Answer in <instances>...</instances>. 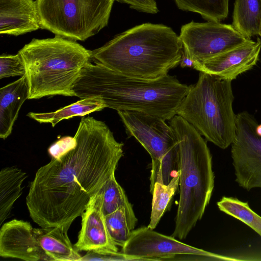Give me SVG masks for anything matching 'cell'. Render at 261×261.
Returning <instances> with one entry per match:
<instances>
[{
  "label": "cell",
  "mask_w": 261,
  "mask_h": 261,
  "mask_svg": "<svg viewBox=\"0 0 261 261\" xmlns=\"http://www.w3.org/2000/svg\"><path fill=\"white\" fill-rule=\"evenodd\" d=\"M179 171L167 184L155 182L151 193L152 199L150 222L147 226L154 229L163 215L168 208L172 199L177 191L179 182Z\"/></svg>",
  "instance_id": "7402d4cb"
},
{
  "label": "cell",
  "mask_w": 261,
  "mask_h": 261,
  "mask_svg": "<svg viewBox=\"0 0 261 261\" xmlns=\"http://www.w3.org/2000/svg\"><path fill=\"white\" fill-rule=\"evenodd\" d=\"M25 172L14 167L3 168L0 172V225L9 217L12 206L22 192Z\"/></svg>",
  "instance_id": "ac0fdd59"
},
{
  "label": "cell",
  "mask_w": 261,
  "mask_h": 261,
  "mask_svg": "<svg viewBox=\"0 0 261 261\" xmlns=\"http://www.w3.org/2000/svg\"><path fill=\"white\" fill-rule=\"evenodd\" d=\"M179 149L180 195L172 236L185 239L211 200L215 175L206 142L190 123L176 115L170 121Z\"/></svg>",
  "instance_id": "277c9868"
},
{
  "label": "cell",
  "mask_w": 261,
  "mask_h": 261,
  "mask_svg": "<svg viewBox=\"0 0 261 261\" xmlns=\"http://www.w3.org/2000/svg\"><path fill=\"white\" fill-rule=\"evenodd\" d=\"M179 9L199 14L207 21H218L226 18L229 0H174Z\"/></svg>",
  "instance_id": "603a6c76"
},
{
  "label": "cell",
  "mask_w": 261,
  "mask_h": 261,
  "mask_svg": "<svg viewBox=\"0 0 261 261\" xmlns=\"http://www.w3.org/2000/svg\"><path fill=\"white\" fill-rule=\"evenodd\" d=\"M261 50V39L246 42L204 62L194 65L196 70L232 81L256 65Z\"/></svg>",
  "instance_id": "7c38bea8"
},
{
  "label": "cell",
  "mask_w": 261,
  "mask_h": 261,
  "mask_svg": "<svg viewBox=\"0 0 261 261\" xmlns=\"http://www.w3.org/2000/svg\"><path fill=\"white\" fill-rule=\"evenodd\" d=\"M75 144L74 137H63L51 145L48 152L51 159H57L72 149Z\"/></svg>",
  "instance_id": "83f0119b"
},
{
  "label": "cell",
  "mask_w": 261,
  "mask_h": 261,
  "mask_svg": "<svg viewBox=\"0 0 261 261\" xmlns=\"http://www.w3.org/2000/svg\"><path fill=\"white\" fill-rule=\"evenodd\" d=\"M121 252L134 260H173L178 256L196 255L211 259H225V256L185 244L148 226L133 230Z\"/></svg>",
  "instance_id": "8fae6325"
},
{
  "label": "cell",
  "mask_w": 261,
  "mask_h": 261,
  "mask_svg": "<svg viewBox=\"0 0 261 261\" xmlns=\"http://www.w3.org/2000/svg\"><path fill=\"white\" fill-rule=\"evenodd\" d=\"M109 233L114 243L122 247L129 239L137 222L132 204L122 205L105 216Z\"/></svg>",
  "instance_id": "44dd1931"
},
{
  "label": "cell",
  "mask_w": 261,
  "mask_h": 261,
  "mask_svg": "<svg viewBox=\"0 0 261 261\" xmlns=\"http://www.w3.org/2000/svg\"><path fill=\"white\" fill-rule=\"evenodd\" d=\"M217 204L221 211L243 222L261 237V216L250 207L248 202L223 196Z\"/></svg>",
  "instance_id": "cb8c5ba5"
},
{
  "label": "cell",
  "mask_w": 261,
  "mask_h": 261,
  "mask_svg": "<svg viewBox=\"0 0 261 261\" xmlns=\"http://www.w3.org/2000/svg\"><path fill=\"white\" fill-rule=\"evenodd\" d=\"M75 146L41 167L31 182L26 203L32 220L41 227L68 232L73 221L115 174L123 144L103 121L83 116Z\"/></svg>",
  "instance_id": "6da1fadb"
},
{
  "label": "cell",
  "mask_w": 261,
  "mask_h": 261,
  "mask_svg": "<svg viewBox=\"0 0 261 261\" xmlns=\"http://www.w3.org/2000/svg\"><path fill=\"white\" fill-rule=\"evenodd\" d=\"M102 189L92 198L81 215L82 227L74 247L78 251L103 250L118 253L109 233L101 209Z\"/></svg>",
  "instance_id": "5bb4252c"
},
{
  "label": "cell",
  "mask_w": 261,
  "mask_h": 261,
  "mask_svg": "<svg viewBox=\"0 0 261 261\" xmlns=\"http://www.w3.org/2000/svg\"><path fill=\"white\" fill-rule=\"evenodd\" d=\"M257 124L254 116L246 111L237 114L231 156L235 180L247 191L261 188V136L255 130Z\"/></svg>",
  "instance_id": "30bf717a"
},
{
  "label": "cell",
  "mask_w": 261,
  "mask_h": 261,
  "mask_svg": "<svg viewBox=\"0 0 261 261\" xmlns=\"http://www.w3.org/2000/svg\"><path fill=\"white\" fill-rule=\"evenodd\" d=\"M180 66L182 68L189 67L193 68L194 66V63L191 58L188 56L187 53L184 51L182 58L180 62Z\"/></svg>",
  "instance_id": "f546056e"
},
{
  "label": "cell",
  "mask_w": 261,
  "mask_h": 261,
  "mask_svg": "<svg viewBox=\"0 0 261 261\" xmlns=\"http://www.w3.org/2000/svg\"><path fill=\"white\" fill-rule=\"evenodd\" d=\"M25 67L22 58L16 55L3 54L0 57V79L25 75Z\"/></svg>",
  "instance_id": "484cf974"
},
{
  "label": "cell",
  "mask_w": 261,
  "mask_h": 261,
  "mask_svg": "<svg viewBox=\"0 0 261 261\" xmlns=\"http://www.w3.org/2000/svg\"><path fill=\"white\" fill-rule=\"evenodd\" d=\"M31 223L13 219L0 230V255L26 261L53 260L39 245Z\"/></svg>",
  "instance_id": "4fadbf2b"
},
{
  "label": "cell",
  "mask_w": 261,
  "mask_h": 261,
  "mask_svg": "<svg viewBox=\"0 0 261 261\" xmlns=\"http://www.w3.org/2000/svg\"><path fill=\"white\" fill-rule=\"evenodd\" d=\"M126 4L138 11L151 14H155L159 10L155 0H114Z\"/></svg>",
  "instance_id": "f1b7e54d"
},
{
  "label": "cell",
  "mask_w": 261,
  "mask_h": 261,
  "mask_svg": "<svg viewBox=\"0 0 261 261\" xmlns=\"http://www.w3.org/2000/svg\"><path fill=\"white\" fill-rule=\"evenodd\" d=\"M33 230L40 246L53 260L80 261L82 256L62 228L41 227Z\"/></svg>",
  "instance_id": "e0dca14e"
},
{
  "label": "cell",
  "mask_w": 261,
  "mask_h": 261,
  "mask_svg": "<svg viewBox=\"0 0 261 261\" xmlns=\"http://www.w3.org/2000/svg\"><path fill=\"white\" fill-rule=\"evenodd\" d=\"M107 108L99 97L81 99L76 102L51 112H30L28 116L37 122L49 123L53 127L64 119L75 116H85L92 112L99 111Z\"/></svg>",
  "instance_id": "d6986e66"
},
{
  "label": "cell",
  "mask_w": 261,
  "mask_h": 261,
  "mask_svg": "<svg viewBox=\"0 0 261 261\" xmlns=\"http://www.w3.org/2000/svg\"><path fill=\"white\" fill-rule=\"evenodd\" d=\"M128 137H134L150 154L151 193L155 182L167 185L179 171L178 142L165 120L145 113L119 111Z\"/></svg>",
  "instance_id": "ba28073f"
},
{
  "label": "cell",
  "mask_w": 261,
  "mask_h": 261,
  "mask_svg": "<svg viewBox=\"0 0 261 261\" xmlns=\"http://www.w3.org/2000/svg\"><path fill=\"white\" fill-rule=\"evenodd\" d=\"M25 75L0 89V137L6 139L11 134L19 111L28 99Z\"/></svg>",
  "instance_id": "2e32d148"
},
{
  "label": "cell",
  "mask_w": 261,
  "mask_h": 261,
  "mask_svg": "<svg viewBox=\"0 0 261 261\" xmlns=\"http://www.w3.org/2000/svg\"><path fill=\"white\" fill-rule=\"evenodd\" d=\"M191 85L165 75L155 79L127 76L91 62L82 69L72 87L80 99L99 97L107 108L137 111L170 120Z\"/></svg>",
  "instance_id": "7a4b0ae2"
},
{
  "label": "cell",
  "mask_w": 261,
  "mask_h": 261,
  "mask_svg": "<svg viewBox=\"0 0 261 261\" xmlns=\"http://www.w3.org/2000/svg\"><path fill=\"white\" fill-rule=\"evenodd\" d=\"M231 24L247 39L259 35L261 0H234Z\"/></svg>",
  "instance_id": "ffe728a7"
},
{
  "label": "cell",
  "mask_w": 261,
  "mask_h": 261,
  "mask_svg": "<svg viewBox=\"0 0 261 261\" xmlns=\"http://www.w3.org/2000/svg\"><path fill=\"white\" fill-rule=\"evenodd\" d=\"M232 81L200 71L198 81L180 102L176 115L205 139L225 149L236 133Z\"/></svg>",
  "instance_id": "8992f818"
},
{
  "label": "cell",
  "mask_w": 261,
  "mask_h": 261,
  "mask_svg": "<svg viewBox=\"0 0 261 261\" xmlns=\"http://www.w3.org/2000/svg\"><path fill=\"white\" fill-rule=\"evenodd\" d=\"M183 46L170 27L145 23L91 50V60L124 75L155 79L180 64Z\"/></svg>",
  "instance_id": "3957f363"
},
{
  "label": "cell",
  "mask_w": 261,
  "mask_h": 261,
  "mask_svg": "<svg viewBox=\"0 0 261 261\" xmlns=\"http://www.w3.org/2000/svg\"><path fill=\"white\" fill-rule=\"evenodd\" d=\"M102 190L101 209L105 216L130 203L125 191L117 181L115 174L107 181Z\"/></svg>",
  "instance_id": "d4e9b609"
},
{
  "label": "cell",
  "mask_w": 261,
  "mask_h": 261,
  "mask_svg": "<svg viewBox=\"0 0 261 261\" xmlns=\"http://www.w3.org/2000/svg\"><path fill=\"white\" fill-rule=\"evenodd\" d=\"M41 29L36 0H0V34L17 36Z\"/></svg>",
  "instance_id": "9a60e30c"
},
{
  "label": "cell",
  "mask_w": 261,
  "mask_h": 261,
  "mask_svg": "<svg viewBox=\"0 0 261 261\" xmlns=\"http://www.w3.org/2000/svg\"><path fill=\"white\" fill-rule=\"evenodd\" d=\"M41 29L85 41L109 22L114 0H36Z\"/></svg>",
  "instance_id": "52a82bcc"
},
{
  "label": "cell",
  "mask_w": 261,
  "mask_h": 261,
  "mask_svg": "<svg viewBox=\"0 0 261 261\" xmlns=\"http://www.w3.org/2000/svg\"><path fill=\"white\" fill-rule=\"evenodd\" d=\"M259 36L261 37V29H260V31L259 34Z\"/></svg>",
  "instance_id": "1f68e13d"
},
{
  "label": "cell",
  "mask_w": 261,
  "mask_h": 261,
  "mask_svg": "<svg viewBox=\"0 0 261 261\" xmlns=\"http://www.w3.org/2000/svg\"><path fill=\"white\" fill-rule=\"evenodd\" d=\"M18 53L25 67L29 99L74 96L73 84L91 60V50L76 41L56 35L34 38Z\"/></svg>",
  "instance_id": "5b68a950"
},
{
  "label": "cell",
  "mask_w": 261,
  "mask_h": 261,
  "mask_svg": "<svg viewBox=\"0 0 261 261\" xmlns=\"http://www.w3.org/2000/svg\"><path fill=\"white\" fill-rule=\"evenodd\" d=\"M255 130L258 135L261 136V124H258L257 125Z\"/></svg>",
  "instance_id": "4dcf8cb0"
},
{
  "label": "cell",
  "mask_w": 261,
  "mask_h": 261,
  "mask_svg": "<svg viewBox=\"0 0 261 261\" xmlns=\"http://www.w3.org/2000/svg\"><path fill=\"white\" fill-rule=\"evenodd\" d=\"M179 38L183 50L194 65L200 63L224 51L241 45L249 39L232 24L218 21H191L183 25Z\"/></svg>",
  "instance_id": "9c48e42d"
},
{
  "label": "cell",
  "mask_w": 261,
  "mask_h": 261,
  "mask_svg": "<svg viewBox=\"0 0 261 261\" xmlns=\"http://www.w3.org/2000/svg\"><path fill=\"white\" fill-rule=\"evenodd\" d=\"M88 260H134L120 252L113 253L103 250H91L80 258V261Z\"/></svg>",
  "instance_id": "4316f807"
}]
</instances>
